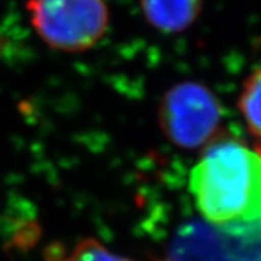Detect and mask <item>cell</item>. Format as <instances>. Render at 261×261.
Segmentation results:
<instances>
[{
  "label": "cell",
  "instance_id": "obj_6",
  "mask_svg": "<svg viewBox=\"0 0 261 261\" xmlns=\"http://www.w3.org/2000/svg\"><path fill=\"white\" fill-rule=\"evenodd\" d=\"M238 108L248 130L261 141V67L247 77L238 99Z\"/></svg>",
  "mask_w": 261,
  "mask_h": 261
},
{
  "label": "cell",
  "instance_id": "obj_2",
  "mask_svg": "<svg viewBox=\"0 0 261 261\" xmlns=\"http://www.w3.org/2000/svg\"><path fill=\"white\" fill-rule=\"evenodd\" d=\"M25 6L39 38L64 53L90 49L109 27L105 0H27Z\"/></svg>",
  "mask_w": 261,
  "mask_h": 261
},
{
  "label": "cell",
  "instance_id": "obj_5",
  "mask_svg": "<svg viewBox=\"0 0 261 261\" xmlns=\"http://www.w3.org/2000/svg\"><path fill=\"white\" fill-rule=\"evenodd\" d=\"M45 261H134L108 250L100 241L86 237L64 250L58 245H51L45 250Z\"/></svg>",
  "mask_w": 261,
  "mask_h": 261
},
{
  "label": "cell",
  "instance_id": "obj_3",
  "mask_svg": "<svg viewBox=\"0 0 261 261\" xmlns=\"http://www.w3.org/2000/svg\"><path fill=\"white\" fill-rule=\"evenodd\" d=\"M222 121V109L216 96L205 84L183 82L174 84L163 96L159 108L161 130L174 145L183 149L211 144Z\"/></svg>",
  "mask_w": 261,
  "mask_h": 261
},
{
  "label": "cell",
  "instance_id": "obj_7",
  "mask_svg": "<svg viewBox=\"0 0 261 261\" xmlns=\"http://www.w3.org/2000/svg\"><path fill=\"white\" fill-rule=\"evenodd\" d=\"M257 152H258V154H260V155H261V144H260V145H258V148H257Z\"/></svg>",
  "mask_w": 261,
  "mask_h": 261
},
{
  "label": "cell",
  "instance_id": "obj_4",
  "mask_svg": "<svg viewBox=\"0 0 261 261\" xmlns=\"http://www.w3.org/2000/svg\"><path fill=\"white\" fill-rule=\"evenodd\" d=\"M203 0H141L149 25L164 34L186 31L199 18Z\"/></svg>",
  "mask_w": 261,
  "mask_h": 261
},
{
  "label": "cell",
  "instance_id": "obj_1",
  "mask_svg": "<svg viewBox=\"0 0 261 261\" xmlns=\"http://www.w3.org/2000/svg\"><path fill=\"white\" fill-rule=\"evenodd\" d=\"M190 192L206 221L261 225V155L232 137H218L190 171Z\"/></svg>",
  "mask_w": 261,
  "mask_h": 261
}]
</instances>
